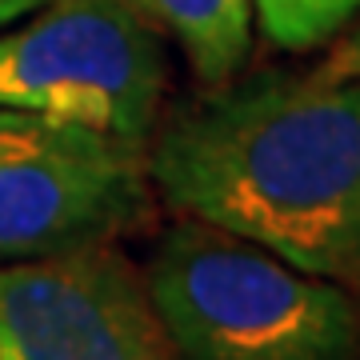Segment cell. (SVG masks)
Instances as JSON below:
<instances>
[{"label":"cell","mask_w":360,"mask_h":360,"mask_svg":"<svg viewBox=\"0 0 360 360\" xmlns=\"http://www.w3.org/2000/svg\"><path fill=\"white\" fill-rule=\"evenodd\" d=\"M144 160L180 217L360 296V77L229 80L184 104Z\"/></svg>","instance_id":"cell-1"},{"label":"cell","mask_w":360,"mask_h":360,"mask_svg":"<svg viewBox=\"0 0 360 360\" xmlns=\"http://www.w3.org/2000/svg\"><path fill=\"white\" fill-rule=\"evenodd\" d=\"M144 284L180 360H360V300L345 284L200 220L160 236Z\"/></svg>","instance_id":"cell-2"},{"label":"cell","mask_w":360,"mask_h":360,"mask_svg":"<svg viewBox=\"0 0 360 360\" xmlns=\"http://www.w3.org/2000/svg\"><path fill=\"white\" fill-rule=\"evenodd\" d=\"M168 84L165 49L129 0H52L0 28V108L148 144Z\"/></svg>","instance_id":"cell-3"},{"label":"cell","mask_w":360,"mask_h":360,"mask_svg":"<svg viewBox=\"0 0 360 360\" xmlns=\"http://www.w3.org/2000/svg\"><path fill=\"white\" fill-rule=\"evenodd\" d=\"M148 217L141 144L0 108V264L112 245Z\"/></svg>","instance_id":"cell-4"},{"label":"cell","mask_w":360,"mask_h":360,"mask_svg":"<svg viewBox=\"0 0 360 360\" xmlns=\"http://www.w3.org/2000/svg\"><path fill=\"white\" fill-rule=\"evenodd\" d=\"M0 360H180L144 272L92 245L0 264Z\"/></svg>","instance_id":"cell-5"},{"label":"cell","mask_w":360,"mask_h":360,"mask_svg":"<svg viewBox=\"0 0 360 360\" xmlns=\"http://www.w3.org/2000/svg\"><path fill=\"white\" fill-rule=\"evenodd\" d=\"M129 8L176 40L193 72L212 89L229 84L252 56L248 0H129Z\"/></svg>","instance_id":"cell-6"},{"label":"cell","mask_w":360,"mask_h":360,"mask_svg":"<svg viewBox=\"0 0 360 360\" xmlns=\"http://www.w3.org/2000/svg\"><path fill=\"white\" fill-rule=\"evenodd\" d=\"M260 32L288 52H312L336 40L360 13V0H248Z\"/></svg>","instance_id":"cell-7"},{"label":"cell","mask_w":360,"mask_h":360,"mask_svg":"<svg viewBox=\"0 0 360 360\" xmlns=\"http://www.w3.org/2000/svg\"><path fill=\"white\" fill-rule=\"evenodd\" d=\"M321 72H328V77H360V25L333 49V56L324 60Z\"/></svg>","instance_id":"cell-8"},{"label":"cell","mask_w":360,"mask_h":360,"mask_svg":"<svg viewBox=\"0 0 360 360\" xmlns=\"http://www.w3.org/2000/svg\"><path fill=\"white\" fill-rule=\"evenodd\" d=\"M44 4H52V0H0V28L25 20V16H32L37 8H44Z\"/></svg>","instance_id":"cell-9"}]
</instances>
